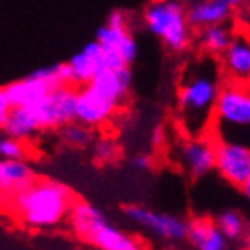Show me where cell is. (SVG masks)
<instances>
[{"mask_svg": "<svg viewBox=\"0 0 250 250\" xmlns=\"http://www.w3.org/2000/svg\"><path fill=\"white\" fill-rule=\"evenodd\" d=\"M132 165L138 172H146L148 168L152 167V159L150 156H146V154H138V156L132 159Z\"/></svg>", "mask_w": 250, "mask_h": 250, "instance_id": "cell-25", "label": "cell"}, {"mask_svg": "<svg viewBox=\"0 0 250 250\" xmlns=\"http://www.w3.org/2000/svg\"><path fill=\"white\" fill-rule=\"evenodd\" d=\"M213 120L222 140H232V130L243 136L250 125V93L245 83L230 81L220 86Z\"/></svg>", "mask_w": 250, "mask_h": 250, "instance_id": "cell-6", "label": "cell"}, {"mask_svg": "<svg viewBox=\"0 0 250 250\" xmlns=\"http://www.w3.org/2000/svg\"><path fill=\"white\" fill-rule=\"evenodd\" d=\"M62 138L68 145L84 148V146H89L95 141V132L89 125L73 120L62 127Z\"/></svg>", "mask_w": 250, "mask_h": 250, "instance_id": "cell-21", "label": "cell"}, {"mask_svg": "<svg viewBox=\"0 0 250 250\" xmlns=\"http://www.w3.org/2000/svg\"><path fill=\"white\" fill-rule=\"evenodd\" d=\"M68 64L70 72V83L72 86H84L91 79L100 73L102 70H107L104 59V50L97 42L88 43L81 52L73 54Z\"/></svg>", "mask_w": 250, "mask_h": 250, "instance_id": "cell-12", "label": "cell"}, {"mask_svg": "<svg viewBox=\"0 0 250 250\" xmlns=\"http://www.w3.org/2000/svg\"><path fill=\"white\" fill-rule=\"evenodd\" d=\"M163 138H165V130H163L161 127H156L154 134H152V141H154L156 145H159V143L163 141Z\"/></svg>", "mask_w": 250, "mask_h": 250, "instance_id": "cell-26", "label": "cell"}, {"mask_svg": "<svg viewBox=\"0 0 250 250\" xmlns=\"http://www.w3.org/2000/svg\"><path fill=\"white\" fill-rule=\"evenodd\" d=\"M9 111H11V104L7 102V97H5L4 89L0 88V130L4 129L5 120H7V116H9Z\"/></svg>", "mask_w": 250, "mask_h": 250, "instance_id": "cell-24", "label": "cell"}, {"mask_svg": "<svg viewBox=\"0 0 250 250\" xmlns=\"http://www.w3.org/2000/svg\"><path fill=\"white\" fill-rule=\"evenodd\" d=\"M102 50L107 68L129 66L138 56V43L129 32L127 18L122 11H113L104 25L97 31V40Z\"/></svg>", "mask_w": 250, "mask_h": 250, "instance_id": "cell-7", "label": "cell"}, {"mask_svg": "<svg viewBox=\"0 0 250 250\" xmlns=\"http://www.w3.org/2000/svg\"><path fill=\"white\" fill-rule=\"evenodd\" d=\"M218 2H222V4L229 5V7H240V5H243L245 2H249V0H218Z\"/></svg>", "mask_w": 250, "mask_h": 250, "instance_id": "cell-27", "label": "cell"}, {"mask_svg": "<svg viewBox=\"0 0 250 250\" xmlns=\"http://www.w3.org/2000/svg\"><path fill=\"white\" fill-rule=\"evenodd\" d=\"M36 179V173L25 159H0V193H15Z\"/></svg>", "mask_w": 250, "mask_h": 250, "instance_id": "cell-15", "label": "cell"}, {"mask_svg": "<svg viewBox=\"0 0 250 250\" xmlns=\"http://www.w3.org/2000/svg\"><path fill=\"white\" fill-rule=\"evenodd\" d=\"M2 89H4L11 107H29V105L38 104L52 88L32 72L27 77L9 83Z\"/></svg>", "mask_w": 250, "mask_h": 250, "instance_id": "cell-13", "label": "cell"}, {"mask_svg": "<svg viewBox=\"0 0 250 250\" xmlns=\"http://www.w3.org/2000/svg\"><path fill=\"white\" fill-rule=\"evenodd\" d=\"M132 73L129 66L107 68L97 73L88 84L77 91L75 120L91 129L102 127L118 113L129 97Z\"/></svg>", "mask_w": 250, "mask_h": 250, "instance_id": "cell-2", "label": "cell"}, {"mask_svg": "<svg viewBox=\"0 0 250 250\" xmlns=\"http://www.w3.org/2000/svg\"><path fill=\"white\" fill-rule=\"evenodd\" d=\"M125 214L130 222L140 225L141 229L148 230L152 234L159 236L167 241H181L186 238L188 222L179 216L168 213H159L145 206H129L125 208Z\"/></svg>", "mask_w": 250, "mask_h": 250, "instance_id": "cell-11", "label": "cell"}, {"mask_svg": "<svg viewBox=\"0 0 250 250\" xmlns=\"http://www.w3.org/2000/svg\"><path fill=\"white\" fill-rule=\"evenodd\" d=\"M214 170L232 186L240 188L249 197L250 193V148L243 141H214Z\"/></svg>", "mask_w": 250, "mask_h": 250, "instance_id": "cell-8", "label": "cell"}, {"mask_svg": "<svg viewBox=\"0 0 250 250\" xmlns=\"http://www.w3.org/2000/svg\"><path fill=\"white\" fill-rule=\"evenodd\" d=\"M93 157L97 163H102V165H107V163H113L118 159L120 156V148H118V143H116L113 138H99L95 140L93 143Z\"/></svg>", "mask_w": 250, "mask_h": 250, "instance_id": "cell-22", "label": "cell"}, {"mask_svg": "<svg viewBox=\"0 0 250 250\" xmlns=\"http://www.w3.org/2000/svg\"><path fill=\"white\" fill-rule=\"evenodd\" d=\"M232 15V7L222 4L218 0H202L193 4L186 11L188 23L193 27H209V25H218L225 23Z\"/></svg>", "mask_w": 250, "mask_h": 250, "instance_id": "cell-17", "label": "cell"}, {"mask_svg": "<svg viewBox=\"0 0 250 250\" xmlns=\"http://www.w3.org/2000/svg\"><path fill=\"white\" fill-rule=\"evenodd\" d=\"M186 238L197 250H227L229 240L225 238L213 220L197 218L186 227Z\"/></svg>", "mask_w": 250, "mask_h": 250, "instance_id": "cell-14", "label": "cell"}, {"mask_svg": "<svg viewBox=\"0 0 250 250\" xmlns=\"http://www.w3.org/2000/svg\"><path fill=\"white\" fill-rule=\"evenodd\" d=\"M4 130L5 136H11V138L20 141H27L34 138L42 129L32 115L31 107H11Z\"/></svg>", "mask_w": 250, "mask_h": 250, "instance_id": "cell-18", "label": "cell"}, {"mask_svg": "<svg viewBox=\"0 0 250 250\" xmlns=\"http://www.w3.org/2000/svg\"><path fill=\"white\" fill-rule=\"evenodd\" d=\"M218 91L220 81L213 64L204 62L186 72L177 93V107L181 124L189 136L208 132Z\"/></svg>", "mask_w": 250, "mask_h": 250, "instance_id": "cell-3", "label": "cell"}, {"mask_svg": "<svg viewBox=\"0 0 250 250\" xmlns=\"http://www.w3.org/2000/svg\"><path fill=\"white\" fill-rule=\"evenodd\" d=\"M4 197L7 211L29 229L58 227L75 202L70 188L50 179H34L25 188Z\"/></svg>", "mask_w": 250, "mask_h": 250, "instance_id": "cell-1", "label": "cell"}, {"mask_svg": "<svg viewBox=\"0 0 250 250\" xmlns=\"http://www.w3.org/2000/svg\"><path fill=\"white\" fill-rule=\"evenodd\" d=\"M224 64L225 70L234 81L245 83L250 75V45L243 36H232L229 47L225 48Z\"/></svg>", "mask_w": 250, "mask_h": 250, "instance_id": "cell-16", "label": "cell"}, {"mask_svg": "<svg viewBox=\"0 0 250 250\" xmlns=\"http://www.w3.org/2000/svg\"><path fill=\"white\" fill-rule=\"evenodd\" d=\"M177 159L191 177H204L214 170V138L195 134L179 141Z\"/></svg>", "mask_w": 250, "mask_h": 250, "instance_id": "cell-10", "label": "cell"}, {"mask_svg": "<svg viewBox=\"0 0 250 250\" xmlns=\"http://www.w3.org/2000/svg\"><path fill=\"white\" fill-rule=\"evenodd\" d=\"M232 32L225 23H218V25H209L204 27L202 34H200V43L202 48L211 56H220L225 52V48L229 47L230 40H232Z\"/></svg>", "mask_w": 250, "mask_h": 250, "instance_id": "cell-19", "label": "cell"}, {"mask_svg": "<svg viewBox=\"0 0 250 250\" xmlns=\"http://www.w3.org/2000/svg\"><path fill=\"white\" fill-rule=\"evenodd\" d=\"M68 216L75 234L99 250H143L140 241L115 227L93 204L77 200Z\"/></svg>", "mask_w": 250, "mask_h": 250, "instance_id": "cell-4", "label": "cell"}, {"mask_svg": "<svg viewBox=\"0 0 250 250\" xmlns=\"http://www.w3.org/2000/svg\"><path fill=\"white\" fill-rule=\"evenodd\" d=\"M214 224L227 240H241L247 232V222L243 214L234 209H227L222 214H218Z\"/></svg>", "mask_w": 250, "mask_h": 250, "instance_id": "cell-20", "label": "cell"}, {"mask_svg": "<svg viewBox=\"0 0 250 250\" xmlns=\"http://www.w3.org/2000/svg\"><path fill=\"white\" fill-rule=\"evenodd\" d=\"M77 89L73 86H59L50 89L38 104L29 105L40 129H62L75 120Z\"/></svg>", "mask_w": 250, "mask_h": 250, "instance_id": "cell-9", "label": "cell"}, {"mask_svg": "<svg viewBox=\"0 0 250 250\" xmlns=\"http://www.w3.org/2000/svg\"><path fill=\"white\" fill-rule=\"evenodd\" d=\"M27 146L25 141L15 140L11 136L0 138V159H25Z\"/></svg>", "mask_w": 250, "mask_h": 250, "instance_id": "cell-23", "label": "cell"}, {"mask_svg": "<svg viewBox=\"0 0 250 250\" xmlns=\"http://www.w3.org/2000/svg\"><path fill=\"white\" fill-rule=\"evenodd\" d=\"M145 23L148 31L173 52H184L189 47V23L186 9L179 0L150 2L145 9Z\"/></svg>", "mask_w": 250, "mask_h": 250, "instance_id": "cell-5", "label": "cell"}]
</instances>
